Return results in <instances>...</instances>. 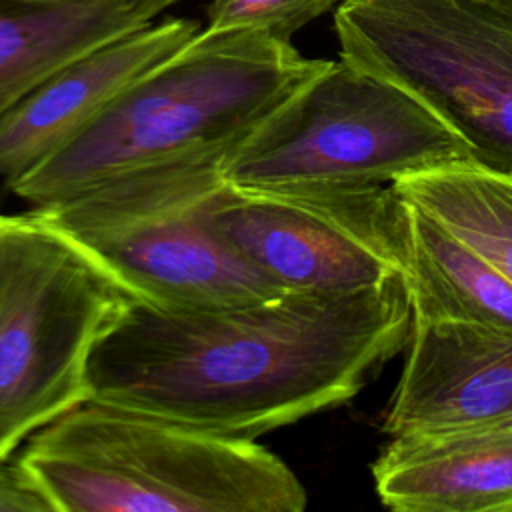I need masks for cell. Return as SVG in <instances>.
Here are the masks:
<instances>
[{
    "label": "cell",
    "mask_w": 512,
    "mask_h": 512,
    "mask_svg": "<svg viewBox=\"0 0 512 512\" xmlns=\"http://www.w3.org/2000/svg\"><path fill=\"white\" fill-rule=\"evenodd\" d=\"M410 326L402 276L198 312L132 300L92 350L90 398L256 440L352 400Z\"/></svg>",
    "instance_id": "cell-1"
},
{
    "label": "cell",
    "mask_w": 512,
    "mask_h": 512,
    "mask_svg": "<svg viewBox=\"0 0 512 512\" xmlns=\"http://www.w3.org/2000/svg\"><path fill=\"white\" fill-rule=\"evenodd\" d=\"M328 62L266 32L204 28L6 188L44 206L144 166L226 154Z\"/></svg>",
    "instance_id": "cell-2"
},
{
    "label": "cell",
    "mask_w": 512,
    "mask_h": 512,
    "mask_svg": "<svg viewBox=\"0 0 512 512\" xmlns=\"http://www.w3.org/2000/svg\"><path fill=\"white\" fill-rule=\"evenodd\" d=\"M54 512H302L296 474L256 440L88 398L18 456Z\"/></svg>",
    "instance_id": "cell-3"
},
{
    "label": "cell",
    "mask_w": 512,
    "mask_h": 512,
    "mask_svg": "<svg viewBox=\"0 0 512 512\" xmlns=\"http://www.w3.org/2000/svg\"><path fill=\"white\" fill-rule=\"evenodd\" d=\"M226 154L144 166L34 210L146 306L198 312L286 294L210 228Z\"/></svg>",
    "instance_id": "cell-4"
},
{
    "label": "cell",
    "mask_w": 512,
    "mask_h": 512,
    "mask_svg": "<svg viewBox=\"0 0 512 512\" xmlns=\"http://www.w3.org/2000/svg\"><path fill=\"white\" fill-rule=\"evenodd\" d=\"M472 162L464 140L406 88L330 60L222 160L230 188L294 196L390 186Z\"/></svg>",
    "instance_id": "cell-5"
},
{
    "label": "cell",
    "mask_w": 512,
    "mask_h": 512,
    "mask_svg": "<svg viewBox=\"0 0 512 512\" xmlns=\"http://www.w3.org/2000/svg\"><path fill=\"white\" fill-rule=\"evenodd\" d=\"M134 298L36 210L0 214V456L90 398L88 362Z\"/></svg>",
    "instance_id": "cell-6"
},
{
    "label": "cell",
    "mask_w": 512,
    "mask_h": 512,
    "mask_svg": "<svg viewBox=\"0 0 512 512\" xmlns=\"http://www.w3.org/2000/svg\"><path fill=\"white\" fill-rule=\"evenodd\" d=\"M340 58L406 88L512 174V8L488 0H340Z\"/></svg>",
    "instance_id": "cell-7"
},
{
    "label": "cell",
    "mask_w": 512,
    "mask_h": 512,
    "mask_svg": "<svg viewBox=\"0 0 512 512\" xmlns=\"http://www.w3.org/2000/svg\"><path fill=\"white\" fill-rule=\"evenodd\" d=\"M210 228L280 292H352L404 272L392 184L294 196L226 186Z\"/></svg>",
    "instance_id": "cell-8"
},
{
    "label": "cell",
    "mask_w": 512,
    "mask_h": 512,
    "mask_svg": "<svg viewBox=\"0 0 512 512\" xmlns=\"http://www.w3.org/2000/svg\"><path fill=\"white\" fill-rule=\"evenodd\" d=\"M512 426V328L412 318L384 432Z\"/></svg>",
    "instance_id": "cell-9"
},
{
    "label": "cell",
    "mask_w": 512,
    "mask_h": 512,
    "mask_svg": "<svg viewBox=\"0 0 512 512\" xmlns=\"http://www.w3.org/2000/svg\"><path fill=\"white\" fill-rule=\"evenodd\" d=\"M198 32L194 20H152L50 74L0 118V180L8 186L64 148L126 86Z\"/></svg>",
    "instance_id": "cell-10"
},
{
    "label": "cell",
    "mask_w": 512,
    "mask_h": 512,
    "mask_svg": "<svg viewBox=\"0 0 512 512\" xmlns=\"http://www.w3.org/2000/svg\"><path fill=\"white\" fill-rule=\"evenodd\" d=\"M372 478L396 512H512V426L394 436Z\"/></svg>",
    "instance_id": "cell-11"
},
{
    "label": "cell",
    "mask_w": 512,
    "mask_h": 512,
    "mask_svg": "<svg viewBox=\"0 0 512 512\" xmlns=\"http://www.w3.org/2000/svg\"><path fill=\"white\" fill-rule=\"evenodd\" d=\"M180 0H0V118L78 56Z\"/></svg>",
    "instance_id": "cell-12"
},
{
    "label": "cell",
    "mask_w": 512,
    "mask_h": 512,
    "mask_svg": "<svg viewBox=\"0 0 512 512\" xmlns=\"http://www.w3.org/2000/svg\"><path fill=\"white\" fill-rule=\"evenodd\" d=\"M398 230L412 318L512 328V282L482 252L402 196Z\"/></svg>",
    "instance_id": "cell-13"
},
{
    "label": "cell",
    "mask_w": 512,
    "mask_h": 512,
    "mask_svg": "<svg viewBox=\"0 0 512 512\" xmlns=\"http://www.w3.org/2000/svg\"><path fill=\"white\" fill-rule=\"evenodd\" d=\"M392 188L482 252L512 282V174L456 162L400 178Z\"/></svg>",
    "instance_id": "cell-14"
},
{
    "label": "cell",
    "mask_w": 512,
    "mask_h": 512,
    "mask_svg": "<svg viewBox=\"0 0 512 512\" xmlns=\"http://www.w3.org/2000/svg\"><path fill=\"white\" fill-rule=\"evenodd\" d=\"M340 0H212L206 30H258L288 40Z\"/></svg>",
    "instance_id": "cell-15"
},
{
    "label": "cell",
    "mask_w": 512,
    "mask_h": 512,
    "mask_svg": "<svg viewBox=\"0 0 512 512\" xmlns=\"http://www.w3.org/2000/svg\"><path fill=\"white\" fill-rule=\"evenodd\" d=\"M0 512H54L18 458L0 456Z\"/></svg>",
    "instance_id": "cell-16"
},
{
    "label": "cell",
    "mask_w": 512,
    "mask_h": 512,
    "mask_svg": "<svg viewBox=\"0 0 512 512\" xmlns=\"http://www.w3.org/2000/svg\"><path fill=\"white\" fill-rule=\"evenodd\" d=\"M488 2H494V4H500V6H506V8H512V0H488Z\"/></svg>",
    "instance_id": "cell-17"
}]
</instances>
